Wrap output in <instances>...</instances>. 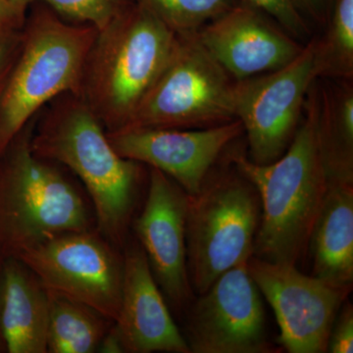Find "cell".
I'll use <instances>...</instances> for the list:
<instances>
[{
    "label": "cell",
    "instance_id": "cell-23",
    "mask_svg": "<svg viewBox=\"0 0 353 353\" xmlns=\"http://www.w3.org/2000/svg\"><path fill=\"white\" fill-rule=\"evenodd\" d=\"M266 14L288 34L299 41H309L311 31L307 19L297 8L294 0H245Z\"/></svg>",
    "mask_w": 353,
    "mask_h": 353
},
{
    "label": "cell",
    "instance_id": "cell-20",
    "mask_svg": "<svg viewBox=\"0 0 353 353\" xmlns=\"http://www.w3.org/2000/svg\"><path fill=\"white\" fill-rule=\"evenodd\" d=\"M328 20L323 38H316V77L318 80L352 81L353 0H334Z\"/></svg>",
    "mask_w": 353,
    "mask_h": 353
},
{
    "label": "cell",
    "instance_id": "cell-25",
    "mask_svg": "<svg viewBox=\"0 0 353 353\" xmlns=\"http://www.w3.org/2000/svg\"><path fill=\"white\" fill-rule=\"evenodd\" d=\"M27 11L28 9L16 6L12 0H0V41L21 32Z\"/></svg>",
    "mask_w": 353,
    "mask_h": 353
},
{
    "label": "cell",
    "instance_id": "cell-9",
    "mask_svg": "<svg viewBox=\"0 0 353 353\" xmlns=\"http://www.w3.org/2000/svg\"><path fill=\"white\" fill-rule=\"evenodd\" d=\"M316 38L294 60L274 71L238 81L234 116L243 125L252 161L268 164L284 154L303 117L315 74Z\"/></svg>",
    "mask_w": 353,
    "mask_h": 353
},
{
    "label": "cell",
    "instance_id": "cell-2",
    "mask_svg": "<svg viewBox=\"0 0 353 353\" xmlns=\"http://www.w3.org/2000/svg\"><path fill=\"white\" fill-rule=\"evenodd\" d=\"M303 117L284 154L257 164L243 152L230 160L254 185L261 202L252 256L297 265L307 254L309 240L328 189L317 134V80L309 88Z\"/></svg>",
    "mask_w": 353,
    "mask_h": 353
},
{
    "label": "cell",
    "instance_id": "cell-26",
    "mask_svg": "<svg viewBox=\"0 0 353 353\" xmlns=\"http://www.w3.org/2000/svg\"><path fill=\"white\" fill-rule=\"evenodd\" d=\"M294 3L305 18H311L316 23L328 20L334 0H294Z\"/></svg>",
    "mask_w": 353,
    "mask_h": 353
},
{
    "label": "cell",
    "instance_id": "cell-11",
    "mask_svg": "<svg viewBox=\"0 0 353 353\" xmlns=\"http://www.w3.org/2000/svg\"><path fill=\"white\" fill-rule=\"evenodd\" d=\"M190 353H271L261 294L245 263L223 273L185 310Z\"/></svg>",
    "mask_w": 353,
    "mask_h": 353
},
{
    "label": "cell",
    "instance_id": "cell-5",
    "mask_svg": "<svg viewBox=\"0 0 353 353\" xmlns=\"http://www.w3.org/2000/svg\"><path fill=\"white\" fill-rule=\"evenodd\" d=\"M178 36L132 3L97 31L83 71L81 97L108 132L129 124L170 61Z\"/></svg>",
    "mask_w": 353,
    "mask_h": 353
},
{
    "label": "cell",
    "instance_id": "cell-6",
    "mask_svg": "<svg viewBox=\"0 0 353 353\" xmlns=\"http://www.w3.org/2000/svg\"><path fill=\"white\" fill-rule=\"evenodd\" d=\"M230 164L213 167L199 192L188 194V270L196 296L253 255L261 202L254 185Z\"/></svg>",
    "mask_w": 353,
    "mask_h": 353
},
{
    "label": "cell",
    "instance_id": "cell-16",
    "mask_svg": "<svg viewBox=\"0 0 353 353\" xmlns=\"http://www.w3.org/2000/svg\"><path fill=\"white\" fill-rule=\"evenodd\" d=\"M50 301L38 276L18 259L2 264L0 323L6 352L48 353Z\"/></svg>",
    "mask_w": 353,
    "mask_h": 353
},
{
    "label": "cell",
    "instance_id": "cell-1",
    "mask_svg": "<svg viewBox=\"0 0 353 353\" xmlns=\"http://www.w3.org/2000/svg\"><path fill=\"white\" fill-rule=\"evenodd\" d=\"M31 145L39 157L61 165L82 183L97 230L118 248L131 234L145 183V165L121 157L80 94L53 99L36 116Z\"/></svg>",
    "mask_w": 353,
    "mask_h": 353
},
{
    "label": "cell",
    "instance_id": "cell-21",
    "mask_svg": "<svg viewBox=\"0 0 353 353\" xmlns=\"http://www.w3.org/2000/svg\"><path fill=\"white\" fill-rule=\"evenodd\" d=\"M176 36H192L240 0H132Z\"/></svg>",
    "mask_w": 353,
    "mask_h": 353
},
{
    "label": "cell",
    "instance_id": "cell-12",
    "mask_svg": "<svg viewBox=\"0 0 353 353\" xmlns=\"http://www.w3.org/2000/svg\"><path fill=\"white\" fill-rule=\"evenodd\" d=\"M188 196L168 176L150 168L145 204L131 227L169 308L180 316L196 297L188 270Z\"/></svg>",
    "mask_w": 353,
    "mask_h": 353
},
{
    "label": "cell",
    "instance_id": "cell-13",
    "mask_svg": "<svg viewBox=\"0 0 353 353\" xmlns=\"http://www.w3.org/2000/svg\"><path fill=\"white\" fill-rule=\"evenodd\" d=\"M243 134L238 119L201 129L134 128L108 132L121 157L157 169L196 194L228 146Z\"/></svg>",
    "mask_w": 353,
    "mask_h": 353
},
{
    "label": "cell",
    "instance_id": "cell-29",
    "mask_svg": "<svg viewBox=\"0 0 353 353\" xmlns=\"http://www.w3.org/2000/svg\"><path fill=\"white\" fill-rule=\"evenodd\" d=\"M2 264H3V260L0 259V314H1L2 303ZM0 352H6L3 336H2L1 323H0Z\"/></svg>",
    "mask_w": 353,
    "mask_h": 353
},
{
    "label": "cell",
    "instance_id": "cell-24",
    "mask_svg": "<svg viewBox=\"0 0 353 353\" xmlns=\"http://www.w3.org/2000/svg\"><path fill=\"white\" fill-rule=\"evenodd\" d=\"M327 352H353V306L348 301L341 305L334 319Z\"/></svg>",
    "mask_w": 353,
    "mask_h": 353
},
{
    "label": "cell",
    "instance_id": "cell-3",
    "mask_svg": "<svg viewBox=\"0 0 353 353\" xmlns=\"http://www.w3.org/2000/svg\"><path fill=\"white\" fill-rule=\"evenodd\" d=\"M34 119L0 152V259H18L53 234L97 229L94 208L71 173L39 157Z\"/></svg>",
    "mask_w": 353,
    "mask_h": 353
},
{
    "label": "cell",
    "instance_id": "cell-17",
    "mask_svg": "<svg viewBox=\"0 0 353 353\" xmlns=\"http://www.w3.org/2000/svg\"><path fill=\"white\" fill-rule=\"evenodd\" d=\"M308 252L312 276L334 285H353V183H328Z\"/></svg>",
    "mask_w": 353,
    "mask_h": 353
},
{
    "label": "cell",
    "instance_id": "cell-10",
    "mask_svg": "<svg viewBox=\"0 0 353 353\" xmlns=\"http://www.w3.org/2000/svg\"><path fill=\"white\" fill-rule=\"evenodd\" d=\"M248 270L277 320L278 343L289 353L328 352L330 333L352 285L301 273L296 265L252 256Z\"/></svg>",
    "mask_w": 353,
    "mask_h": 353
},
{
    "label": "cell",
    "instance_id": "cell-19",
    "mask_svg": "<svg viewBox=\"0 0 353 353\" xmlns=\"http://www.w3.org/2000/svg\"><path fill=\"white\" fill-rule=\"evenodd\" d=\"M48 294V353L97 352L113 320L71 297L50 290Z\"/></svg>",
    "mask_w": 353,
    "mask_h": 353
},
{
    "label": "cell",
    "instance_id": "cell-14",
    "mask_svg": "<svg viewBox=\"0 0 353 353\" xmlns=\"http://www.w3.org/2000/svg\"><path fill=\"white\" fill-rule=\"evenodd\" d=\"M196 36L236 82L285 66L304 46L245 0L204 26Z\"/></svg>",
    "mask_w": 353,
    "mask_h": 353
},
{
    "label": "cell",
    "instance_id": "cell-7",
    "mask_svg": "<svg viewBox=\"0 0 353 353\" xmlns=\"http://www.w3.org/2000/svg\"><path fill=\"white\" fill-rule=\"evenodd\" d=\"M231 78L197 39L178 36L170 61L123 129H201L236 119ZM120 131V130H119Z\"/></svg>",
    "mask_w": 353,
    "mask_h": 353
},
{
    "label": "cell",
    "instance_id": "cell-8",
    "mask_svg": "<svg viewBox=\"0 0 353 353\" xmlns=\"http://www.w3.org/2000/svg\"><path fill=\"white\" fill-rule=\"evenodd\" d=\"M18 259L46 289L87 304L113 321L117 319L124 254L97 229L48 236Z\"/></svg>",
    "mask_w": 353,
    "mask_h": 353
},
{
    "label": "cell",
    "instance_id": "cell-22",
    "mask_svg": "<svg viewBox=\"0 0 353 353\" xmlns=\"http://www.w3.org/2000/svg\"><path fill=\"white\" fill-rule=\"evenodd\" d=\"M16 6L28 9L41 2L50 7L64 19L103 29L134 3L132 0H12Z\"/></svg>",
    "mask_w": 353,
    "mask_h": 353
},
{
    "label": "cell",
    "instance_id": "cell-28",
    "mask_svg": "<svg viewBox=\"0 0 353 353\" xmlns=\"http://www.w3.org/2000/svg\"><path fill=\"white\" fill-rule=\"evenodd\" d=\"M97 352L101 353H124L122 341H121L119 334L116 329L115 324L112 325L110 330L106 333L104 338L99 343Z\"/></svg>",
    "mask_w": 353,
    "mask_h": 353
},
{
    "label": "cell",
    "instance_id": "cell-27",
    "mask_svg": "<svg viewBox=\"0 0 353 353\" xmlns=\"http://www.w3.org/2000/svg\"><path fill=\"white\" fill-rule=\"evenodd\" d=\"M20 38L21 32L11 38L0 41V92L19 48Z\"/></svg>",
    "mask_w": 353,
    "mask_h": 353
},
{
    "label": "cell",
    "instance_id": "cell-4",
    "mask_svg": "<svg viewBox=\"0 0 353 353\" xmlns=\"http://www.w3.org/2000/svg\"><path fill=\"white\" fill-rule=\"evenodd\" d=\"M94 26L72 22L46 4L28 8L19 48L0 92V152L44 106L81 95Z\"/></svg>",
    "mask_w": 353,
    "mask_h": 353
},
{
    "label": "cell",
    "instance_id": "cell-15",
    "mask_svg": "<svg viewBox=\"0 0 353 353\" xmlns=\"http://www.w3.org/2000/svg\"><path fill=\"white\" fill-rule=\"evenodd\" d=\"M123 254L122 296L114 324L124 352L190 353L153 277L145 252L132 236L123 248Z\"/></svg>",
    "mask_w": 353,
    "mask_h": 353
},
{
    "label": "cell",
    "instance_id": "cell-18",
    "mask_svg": "<svg viewBox=\"0 0 353 353\" xmlns=\"http://www.w3.org/2000/svg\"><path fill=\"white\" fill-rule=\"evenodd\" d=\"M317 80V134L328 183H353L352 81Z\"/></svg>",
    "mask_w": 353,
    "mask_h": 353
}]
</instances>
